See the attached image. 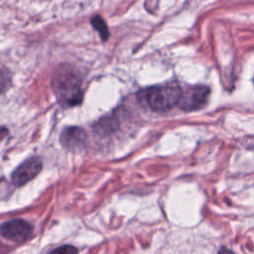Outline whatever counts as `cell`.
Masks as SVG:
<instances>
[{
    "label": "cell",
    "instance_id": "cell-1",
    "mask_svg": "<svg viewBox=\"0 0 254 254\" xmlns=\"http://www.w3.org/2000/svg\"><path fill=\"white\" fill-rule=\"evenodd\" d=\"M182 89L176 82L152 86L138 92L140 102L147 104L154 111H166L179 104Z\"/></svg>",
    "mask_w": 254,
    "mask_h": 254
},
{
    "label": "cell",
    "instance_id": "cell-2",
    "mask_svg": "<svg viewBox=\"0 0 254 254\" xmlns=\"http://www.w3.org/2000/svg\"><path fill=\"white\" fill-rule=\"evenodd\" d=\"M55 93L59 101L65 106H74L81 102L80 78L70 66L63 65L54 78Z\"/></svg>",
    "mask_w": 254,
    "mask_h": 254
},
{
    "label": "cell",
    "instance_id": "cell-3",
    "mask_svg": "<svg viewBox=\"0 0 254 254\" xmlns=\"http://www.w3.org/2000/svg\"><path fill=\"white\" fill-rule=\"evenodd\" d=\"M209 88L204 85H194L182 91L179 106L185 111H193L201 108L207 102Z\"/></svg>",
    "mask_w": 254,
    "mask_h": 254
},
{
    "label": "cell",
    "instance_id": "cell-4",
    "mask_svg": "<svg viewBox=\"0 0 254 254\" xmlns=\"http://www.w3.org/2000/svg\"><path fill=\"white\" fill-rule=\"evenodd\" d=\"M42 161L38 157H32L23 162L11 175L12 184L21 187L34 179L42 170Z\"/></svg>",
    "mask_w": 254,
    "mask_h": 254
},
{
    "label": "cell",
    "instance_id": "cell-5",
    "mask_svg": "<svg viewBox=\"0 0 254 254\" xmlns=\"http://www.w3.org/2000/svg\"><path fill=\"white\" fill-rule=\"evenodd\" d=\"M32 233V225L24 219L15 218L4 222L1 226V234L13 242H24Z\"/></svg>",
    "mask_w": 254,
    "mask_h": 254
},
{
    "label": "cell",
    "instance_id": "cell-6",
    "mask_svg": "<svg viewBox=\"0 0 254 254\" xmlns=\"http://www.w3.org/2000/svg\"><path fill=\"white\" fill-rule=\"evenodd\" d=\"M86 134L84 130L77 126H69L63 130L60 136L61 144L69 151L79 150L84 146Z\"/></svg>",
    "mask_w": 254,
    "mask_h": 254
},
{
    "label": "cell",
    "instance_id": "cell-7",
    "mask_svg": "<svg viewBox=\"0 0 254 254\" xmlns=\"http://www.w3.org/2000/svg\"><path fill=\"white\" fill-rule=\"evenodd\" d=\"M91 26L98 32L100 38L102 41H106L109 37V31H108V27L105 23V21L98 15L93 16L90 20Z\"/></svg>",
    "mask_w": 254,
    "mask_h": 254
},
{
    "label": "cell",
    "instance_id": "cell-8",
    "mask_svg": "<svg viewBox=\"0 0 254 254\" xmlns=\"http://www.w3.org/2000/svg\"><path fill=\"white\" fill-rule=\"evenodd\" d=\"M78 250L72 245H64L56 248L50 254H77Z\"/></svg>",
    "mask_w": 254,
    "mask_h": 254
},
{
    "label": "cell",
    "instance_id": "cell-9",
    "mask_svg": "<svg viewBox=\"0 0 254 254\" xmlns=\"http://www.w3.org/2000/svg\"><path fill=\"white\" fill-rule=\"evenodd\" d=\"M217 254H234L230 249H227V248H225V247H222V248H220V250L218 251V253Z\"/></svg>",
    "mask_w": 254,
    "mask_h": 254
}]
</instances>
